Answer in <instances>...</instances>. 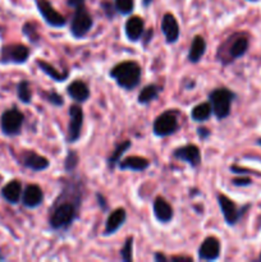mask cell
Segmentation results:
<instances>
[{
  "label": "cell",
  "mask_w": 261,
  "mask_h": 262,
  "mask_svg": "<svg viewBox=\"0 0 261 262\" xmlns=\"http://www.w3.org/2000/svg\"><path fill=\"white\" fill-rule=\"evenodd\" d=\"M22 202L27 209H36L44 202V192L37 184H28L22 194Z\"/></svg>",
  "instance_id": "2e32d148"
},
{
  "label": "cell",
  "mask_w": 261,
  "mask_h": 262,
  "mask_svg": "<svg viewBox=\"0 0 261 262\" xmlns=\"http://www.w3.org/2000/svg\"><path fill=\"white\" fill-rule=\"evenodd\" d=\"M22 31H23V33L27 36V38H30L31 42H33V43L38 42V40H40V36H38L37 28H36V26L33 25V23H25Z\"/></svg>",
  "instance_id": "d6a6232c"
},
{
  "label": "cell",
  "mask_w": 261,
  "mask_h": 262,
  "mask_svg": "<svg viewBox=\"0 0 261 262\" xmlns=\"http://www.w3.org/2000/svg\"><path fill=\"white\" fill-rule=\"evenodd\" d=\"M42 96H44V99L46 100V101L50 102V104L54 105V106H63V105H64L63 96H61L60 94H58V92H55V91L45 92V91H44Z\"/></svg>",
  "instance_id": "1f68e13d"
},
{
  "label": "cell",
  "mask_w": 261,
  "mask_h": 262,
  "mask_svg": "<svg viewBox=\"0 0 261 262\" xmlns=\"http://www.w3.org/2000/svg\"><path fill=\"white\" fill-rule=\"evenodd\" d=\"M248 2H253V0H248Z\"/></svg>",
  "instance_id": "f6af8a7d"
},
{
  "label": "cell",
  "mask_w": 261,
  "mask_h": 262,
  "mask_svg": "<svg viewBox=\"0 0 261 262\" xmlns=\"http://www.w3.org/2000/svg\"><path fill=\"white\" fill-rule=\"evenodd\" d=\"M2 196L9 204H18L20 196H22V184H20V182L17 181V179H13L9 183L5 184L2 189Z\"/></svg>",
  "instance_id": "7402d4cb"
},
{
  "label": "cell",
  "mask_w": 261,
  "mask_h": 262,
  "mask_svg": "<svg viewBox=\"0 0 261 262\" xmlns=\"http://www.w3.org/2000/svg\"><path fill=\"white\" fill-rule=\"evenodd\" d=\"M20 163L23 164L25 168L31 169L33 171H42L50 166V161L45 156L32 150L23 151L22 156H20Z\"/></svg>",
  "instance_id": "5bb4252c"
},
{
  "label": "cell",
  "mask_w": 261,
  "mask_h": 262,
  "mask_svg": "<svg viewBox=\"0 0 261 262\" xmlns=\"http://www.w3.org/2000/svg\"><path fill=\"white\" fill-rule=\"evenodd\" d=\"M3 260V257H2V256H0V261H2Z\"/></svg>",
  "instance_id": "7bdbcfd3"
},
{
  "label": "cell",
  "mask_w": 261,
  "mask_h": 262,
  "mask_svg": "<svg viewBox=\"0 0 261 262\" xmlns=\"http://www.w3.org/2000/svg\"><path fill=\"white\" fill-rule=\"evenodd\" d=\"M232 183L234 184L235 187H247L252 184V181L248 177H241V178H234L232 181Z\"/></svg>",
  "instance_id": "836d02e7"
},
{
  "label": "cell",
  "mask_w": 261,
  "mask_h": 262,
  "mask_svg": "<svg viewBox=\"0 0 261 262\" xmlns=\"http://www.w3.org/2000/svg\"><path fill=\"white\" fill-rule=\"evenodd\" d=\"M260 260H261V255H260Z\"/></svg>",
  "instance_id": "bcb514c9"
},
{
  "label": "cell",
  "mask_w": 261,
  "mask_h": 262,
  "mask_svg": "<svg viewBox=\"0 0 261 262\" xmlns=\"http://www.w3.org/2000/svg\"><path fill=\"white\" fill-rule=\"evenodd\" d=\"M92 26H94V19L86 7L82 5V7L77 8L71 22V33L73 35V37H84L91 31Z\"/></svg>",
  "instance_id": "8992f818"
},
{
  "label": "cell",
  "mask_w": 261,
  "mask_h": 262,
  "mask_svg": "<svg viewBox=\"0 0 261 262\" xmlns=\"http://www.w3.org/2000/svg\"><path fill=\"white\" fill-rule=\"evenodd\" d=\"M30 58V49L22 43L8 45L2 49V61L3 63L23 64Z\"/></svg>",
  "instance_id": "8fae6325"
},
{
  "label": "cell",
  "mask_w": 261,
  "mask_h": 262,
  "mask_svg": "<svg viewBox=\"0 0 261 262\" xmlns=\"http://www.w3.org/2000/svg\"><path fill=\"white\" fill-rule=\"evenodd\" d=\"M127 220V212L123 207H118L114 211L110 212V215L106 219V224H105V230L104 235H112L115 234L118 232L120 227H123V224Z\"/></svg>",
  "instance_id": "d6986e66"
},
{
  "label": "cell",
  "mask_w": 261,
  "mask_h": 262,
  "mask_svg": "<svg viewBox=\"0 0 261 262\" xmlns=\"http://www.w3.org/2000/svg\"><path fill=\"white\" fill-rule=\"evenodd\" d=\"M257 145L261 146V138H258V140H257Z\"/></svg>",
  "instance_id": "b9f144b4"
},
{
  "label": "cell",
  "mask_w": 261,
  "mask_h": 262,
  "mask_svg": "<svg viewBox=\"0 0 261 262\" xmlns=\"http://www.w3.org/2000/svg\"><path fill=\"white\" fill-rule=\"evenodd\" d=\"M23 122H25V115L17 107H12L3 113L2 119H0V127L5 136H17L22 130Z\"/></svg>",
  "instance_id": "52a82bcc"
},
{
  "label": "cell",
  "mask_w": 261,
  "mask_h": 262,
  "mask_svg": "<svg viewBox=\"0 0 261 262\" xmlns=\"http://www.w3.org/2000/svg\"><path fill=\"white\" fill-rule=\"evenodd\" d=\"M153 209L154 216L156 217V220H158L159 223L166 224V223L171 222V219H173V207L169 205V202L166 201L164 197H156L155 201H154Z\"/></svg>",
  "instance_id": "ac0fdd59"
},
{
  "label": "cell",
  "mask_w": 261,
  "mask_h": 262,
  "mask_svg": "<svg viewBox=\"0 0 261 262\" xmlns=\"http://www.w3.org/2000/svg\"><path fill=\"white\" fill-rule=\"evenodd\" d=\"M154 260H155L156 262H166V261H169V258L166 257V256L164 255V253L156 252L155 255H154Z\"/></svg>",
  "instance_id": "74e56055"
},
{
  "label": "cell",
  "mask_w": 261,
  "mask_h": 262,
  "mask_svg": "<svg viewBox=\"0 0 261 262\" xmlns=\"http://www.w3.org/2000/svg\"><path fill=\"white\" fill-rule=\"evenodd\" d=\"M248 38L242 33H237L233 35L220 46L219 51H217V58L222 61V64L227 66V64L232 63V61L237 60L241 56L245 55L248 50Z\"/></svg>",
  "instance_id": "3957f363"
},
{
  "label": "cell",
  "mask_w": 261,
  "mask_h": 262,
  "mask_svg": "<svg viewBox=\"0 0 261 262\" xmlns=\"http://www.w3.org/2000/svg\"><path fill=\"white\" fill-rule=\"evenodd\" d=\"M260 227H261V217H260Z\"/></svg>",
  "instance_id": "ee69618b"
},
{
  "label": "cell",
  "mask_w": 261,
  "mask_h": 262,
  "mask_svg": "<svg viewBox=\"0 0 261 262\" xmlns=\"http://www.w3.org/2000/svg\"><path fill=\"white\" fill-rule=\"evenodd\" d=\"M161 31H163L168 43H176L179 40L181 31H179L178 20L176 19V17L171 13L164 14L163 19H161Z\"/></svg>",
  "instance_id": "9a60e30c"
},
{
  "label": "cell",
  "mask_w": 261,
  "mask_h": 262,
  "mask_svg": "<svg viewBox=\"0 0 261 262\" xmlns=\"http://www.w3.org/2000/svg\"><path fill=\"white\" fill-rule=\"evenodd\" d=\"M69 123H68V137L67 141L69 143H74L81 137L82 125H83V110L81 105H72L69 107Z\"/></svg>",
  "instance_id": "9c48e42d"
},
{
  "label": "cell",
  "mask_w": 261,
  "mask_h": 262,
  "mask_svg": "<svg viewBox=\"0 0 261 262\" xmlns=\"http://www.w3.org/2000/svg\"><path fill=\"white\" fill-rule=\"evenodd\" d=\"M67 94L74 100V101L79 102H86L87 100L90 99V89L83 81L81 79H77V81H73L72 83H69V86L67 87Z\"/></svg>",
  "instance_id": "ffe728a7"
},
{
  "label": "cell",
  "mask_w": 261,
  "mask_h": 262,
  "mask_svg": "<svg viewBox=\"0 0 261 262\" xmlns=\"http://www.w3.org/2000/svg\"><path fill=\"white\" fill-rule=\"evenodd\" d=\"M206 41L202 36L196 35L192 40L191 48L188 50V60L191 63H199L202 59V56L206 53Z\"/></svg>",
  "instance_id": "603a6c76"
},
{
  "label": "cell",
  "mask_w": 261,
  "mask_h": 262,
  "mask_svg": "<svg viewBox=\"0 0 261 262\" xmlns=\"http://www.w3.org/2000/svg\"><path fill=\"white\" fill-rule=\"evenodd\" d=\"M96 197H97V200H99V205H101V207L102 209H106V204H105V200H104V197L101 196V194H99L97 193L96 194Z\"/></svg>",
  "instance_id": "ab89813d"
},
{
  "label": "cell",
  "mask_w": 261,
  "mask_h": 262,
  "mask_svg": "<svg viewBox=\"0 0 261 262\" xmlns=\"http://www.w3.org/2000/svg\"><path fill=\"white\" fill-rule=\"evenodd\" d=\"M161 91H163V89H161L159 84H155V83L146 84V86L141 90L140 94H138V99H137L138 104L141 105L150 104L151 101L158 99L159 94H160Z\"/></svg>",
  "instance_id": "d4e9b609"
},
{
  "label": "cell",
  "mask_w": 261,
  "mask_h": 262,
  "mask_svg": "<svg viewBox=\"0 0 261 262\" xmlns=\"http://www.w3.org/2000/svg\"><path fill=\"white\" fill-rule=\"evenodd\" d=\"M36 5H37V9L40 12V14L42 15L44 20L48 23L49 26L55 28H60L63 26L67 25V19L60 14L59 12H56L54 9V7L51 5V3L49 0H36Z\"/></svg>",
  "instance_id": "30bf717a"
},
{
  "label": "cell",
  "mask_w": 261,
  "mask_h": 262,
  "mask_svg": "<svg viewBox=\"0 0 261 262\" xmlns=\"http://www.w3.org/2000/svg\"><path fill=\"white\" fill-rule=\"evenodd\" d=\"M84 182L79 177L63 179L61 191L49 210V225L55 232H67L78 217L83 201Z\"/></svg>",
  "instance_id": "6da1fadb"
},
{
  "label": "cell",
  "mask_w": 261,
  "mask_h": 262,
  "mask_svg": "<svg viewBox=\"0 0 261 262\" xmlns=\"http://www.w3.org/2000/svg\"><path fill=\"white\" fill-rule=\"evenodd\" d=\"M78 154L73 150L68 151L66 156V160H64V169H66L67 173H72L73 170H76V168L78 166Z\"/></svg>",
  "instance_id": "f1b7e54d"
},
{
  "label": "cell",
  "mask_w": 261,
  "mask_h": 262,
  "mask_svg": "<svg viewBox=\"0 0 261 262\" xmlns=\"http://www.w3.org/2000/svg\"><path fill=\"white\" fill-rule=\"evenodd\" d=\"M125 36L132 42H137L141 40L143 32H145V22L138 15H132L127 19L124 26Z\"/></svg>",
  "instance_id": "e0dca14e"
},
{
  "label": "cell",
  "mask_w": 261,
  "mask_h": 262,
  "mask_svg": "<svg viewBox=\"0 0 261 262\" xmlns=\"http://www.w3.org/2000/svg\"><path fill=\"white\" fill-rule=\"evenodd\" d=\"M120 256L124 262L133 261V237H128L125 239L124 246L120 250Z\"/></svg>",
  "instance_id": "4dcf8cb0"
},
{
  "label": "cell",
  "mask_w": 261,
  "mask_h": 262,
  "mask_svg": "<svg viewBox=\"0 0 261 262\" xmlns=\"http://www.w3.org/2000/svg\"><path fill=\"white\" fill-rule=\"evenodd\" d=\"M234 97V92L230 91L227 87H219V89L212 90L209 94V102L211 105L212 114L219 120L229 117Z\"/></svg>",
  "instance_id": "277c9868"
},
{
  "label": "cell",
  "mask_w": 261,
  "mask_h": 262,
  "mask_svg": "<svg viewBox=\"0 0 261 262\" xmlns=\"http://www.w3.org/2000/svg\"><path fill=\"white\" fill-rule=\"evenodd\" d=\"M169 260L173 261V262H183V261L191 262V261H193V260H192V257H188V256H173V257H170Z\"/></svg>",
  "instance_id": "8d00e7d4"
},
{
  "label": "cell",
  "mask_w": 261,
  "mask_h": 262,
  "mask_svg": "<svg viewBox=\"0 0 261 262\" xmlns=\"http://www.w3.org/2000/svg\"><path fill=\"white\" fill-rule=\"evenodd\" d=\"M114 8L120 14L128 15L135 9V0H115Z\"/></svg>",
  "instance_id": "f546056e"
},
{
  "label": "cell",
  "mask_w": 261,
  "mask_h": 262,
  "mask_svg": "<svg viewBox=\"0 0 261 262\" xmlns=\"http://www.w3.org/2000/svg\"><path fill=\"white\" fill-rule=\"evenodd\" d=\"M173 158L179 161L187 163L192 168H197L201 164V152L196 145H184L181 147H177L173 151Z\"/></svg>",
  "instance_id": "7c38bea8"
},
{
  "label": "cell",
  "mask_w": 261,
  "mask_h": 262,
  "mask_svg": "<svg viewBox=\"0 0 261 262\" xmlns=\"http://www.w3.org/2000/svg\"><path fill=\"white\" fill-rule=\"evenodd\" d=\"M217 204H219L220 210H222V214L224 216L225 223L228 225H230V227H233V225H235L240 222L241 217L245 214V210L248 207H238L229 197L223 193L217 194Z\"/></svg>",
  "instance_id": "ba28073f"
},
{
  "label": "cell",
  "mask_w": 261,
  "mask_h": 262,
  "mask_svg": "<svg viewBox=\"0 0 261 262\" xmlns=\"http://www.w3.org/2000/svg\"><path fill=\"white\" fill-rule=\"evenodd\" d=\"M141 73L142 71L140 64L133 60H127L113 67L110 71V77L117 82L118 86L130 91L140 84Z\"/></svg>",
  "instance_id": "7a4b0ae2"
},
{
  "label": "cell",
  "mask_w": 261,
  "mask_h": 262,
  "mask_svg": "<svg viewBox=\"0 0 261 262\" xmlns=\"http://www.w3.org/2000/svg\"><path fill=\"white\" fill-rule=\"evenodd\" d=\"M67 4H68L71 8L77 9V8L84 5V0H67Z\"/></svg>",
  "instance_id": "d590c367"
},
{
  "label": "cell",
  "mask_w": 261,
  "mask_h": 262,
  "mask_svg": "<svg viewBox=\"0 0 261 262\" xmlns=\"http://www.w3.org/2000/svg\"><path fill=\"white\" fill-rule=\"evenodd\" d=\"M17 95L18 99L23 102V104H30L32 101V90H31V84L28 81H20L17 86Z\"/></svg>",
  "instance_id": "83f0119b"
},
{
  "label": "cell",
  "mask_w": 261,
  "mask_h": 262,
  "mask_svg": "<svg viewBox=\"0 0 261 262\" xmlns=\"http://www.w3.org/2000/svg\"><path fill=\"white\" fill-rule=\"evenodd\" d=\"M212 114V109H211V105L210 102H201V104L196 105V106L192 109L191 112V118L192 120L194 122H206Z\"/></svg>",
  "instance_id": "4316f807"
},
{
  "label": "cell",
  "mask_w": 261,
  "mask_h": 262,
  "mask_svg": "<svg viewBox=\"0 0 261 262\" xmlns=\"http://www.w3.org/2000/svg\"><path fill=\"white\" fill-rule=\"evenodd\" d=\"M197 135L201 140H207L211 136V130L206 127H199L197 128Z\"/></svg>",
  "instance_id": "e575fe53"
},
{
  "label": "cell",
  "mask_w": 261,
  "mask_h": 262,
  "mask_svg": "<svg viewBox=\"0 0 261 262\" xmlns=\"http://www.w3.org/2000/svg\"><path fill=\"white\" fill-rule=\"evenodd\" d=\"M118 166H119L120 170L143 171L150 166V161L146 158H141V156H129V158L122 159Z\"/></svg>",
  "instance_id": "44dd1931"
},
{
  "label": "cell",
  "mask_w": 261,
  "mask_h": 262,
  "mask_svg": "<svg viewBox=\"0 0 261 262\" xmlns=\"http://www.w3.org/2000/svg\"><path fill=\"white\" fill-rule=\"evenodd\" d=\"M130 146H132V142H130V141H123V142H120L119 145L115 147L114 152L107 158V168H109V170H113V169L119 164V161L122 160L123 155L127 152V150L130 147Z\"/></svg>",
  "instance_id": "484cf974"
},
{
  "label": "cell",
  "mask_w": 261,
  "mask_h": 262,
  "mask_svg": "<svg viewBox=\"0 0 261 262\" xmlns=\"http://www.w3.org/2000/svg\"><path fill=\"white\" fill-rule=\"evenodd\" d=\"M220 241L216 237L205 238L199 247V258L201 261H215L220 257Z\"/></svg>",
  "instance_id": "4fadbf2b"
},
{
  "label": "cell",
  "mask_w": 261,
  "mask_h": 262,
  "mask_svg": "<svg viewBox=\"0 0 261 262\" xmlns=\"http://www.w3.org/2000/svg\"><path fill=\"white\" fill-rule=\"evenodd\" d=\"M153 2H154V0H142V4H143V7L147 8L148 5H150Z\"/></svg>",
  "instance_id": "60d3db41"
},
{
  "label": "cell",
  "mask_w": 261,
  "mask_h": 262,
  "mask_svg": "<svg viewBox=\"0 0 261 262\" xmlns=\"http://www.w3.org/2000/svg\"><path fill=\"white\" fill-rule=\"evenodd\" d=\"M36 66H37L38 69L42 71L49 78L54 79V81L56 82H64L67 81V78L69 77V71H64V72L56 71V69L54 68V66H51V64L48 63V61L41 60V59L36 60Z\"/></svg>",
  "instance_id": "cb8c5ba5"
},
{
  "label": "cell",
  "mask_w": 261,
  "mask_h": 262,
  "mask_svg": "<svg viewBox=\"0 0 261 262\" xmlns=\"http://www.w3.org/2000/svg\"><path fill=\"white\" fill-rule=\"evenodd\" d=\"M153 35H154V31L153 30H147V31H146V33L143 32L142 37H145V41H143V43H145V45H147L148 41H150L151 38H153ZM142 37H141V38H142Z\"/></svg>",
  "instance_id": "f35d334b"
},
{
  "label": "cell",
  "mask_w": 261,
  "mask_h": 262,
  "mask_svg": "<svg viewBox=\"0 0 261 262\" xmlns=\"http://www.w3.org/2000/svg\"><path fill=\"white\" fill-rule=\"evenodd\" d=\"M179 112L178 110H166L161 113L153 124V132L156 137H168L174 135L179 129Z\"/></svg>",
  "instance_id": "5b68a950"
}]
</instances>
